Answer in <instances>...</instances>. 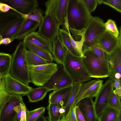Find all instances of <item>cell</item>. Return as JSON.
<instances>
[{"mask_svg": "<svg viewBox=\"0 0 121 121\" xmlns=\"http://www.w3.org/2000/svg\"><path fill=\"white\" fill-rule=\"evenodd\" d=\"M59 36L64 46L68 51L74 55L80 56L73 46L66 29H60Z\"/></svg>", "mask_w": 121, "mask_h": 121, "instance_id": "cell-30", "label": "cell"}, {"mask_svg": "<svg viewBox=\"0 0 121 121\" xmlns=\"http://www.w3.org/2000/svg\"><path fill=\"white\" fill-rule=\"evenodd\" d=\"M62 65L71 79L73 85L91 80L82 62V57L73 55L65 48Z\"/></svg>", "mask_w": 121, "mask_h": 121, "instance_id": "cell-3", "label": "cell"}, {"mask_svg": "<svg viewBox=\"0 0 121 121\" xmlns=\"http://www.w3.org/2000/svg\"><path fill=\"white\" fill-rule=\"evenodd\" d=\"M88 11L91 13L96 9L98 4V0H82Z\"/></svg>", "mask_w": 121, "mask_h": 121, "instance_id": "cell-40", "label": "cell"}, {"mask_svg": "<svg viewBox=\"0 0 121 121\" xmlns=\"http://www.w3.org/2000/svg\"><path fill=\"white\" fill-rule=\"evenodd\" d=\"M26 19L21 16L18 18L1 34L3 38H9L13 42Z\"/></svg>", "mask_w": 121, "mask_h": 121, "instance_id": "cell-23", "label": "cell"}, {"mask_svg": "<svg viewBox=\"0 0 121 121\" xmlns=\"http://www.w3.org/2000/svg\"><path fill=\"white\" fill-rule=\"evenodd\" d=\"M0 1L8 4L19 14L32 13L39 6L37 0H5Z\"/></svg>", "mask_w": 121, "mask_h": 121, "instance_id": "cell-15", "label": "cell"}, {"mask_svg": "<svg viewBox=\"0 0 121 121\" xmlns=\"http://www.w3.org/2000/svg\"><path fill=\"white\" fill-rule=\"evenodd\" d=\"M75 112L78 121H86L77 105L76 106Z\"/></svg>", "mask_w": 121, "mask_h": 121, "instance_id": "cell-44", "label": "cell"}, {"mask_svg": "<svg viewBox=\"0 0 121 121\" xmlns=\"http://www.w3.org/2000/svg\"><path fill=\"white\" fill-rule=\"evenodd\" d=\"M52 55L53 60L58 64L62 65L65 56V48L59 36L52 42Z\"/></svg>", "mask_w": 121, "mask_h": 121, "instance_id": "cell-22", "label": "cell"}, {"mask_svg": "<svg viewBox=\"0 0 121 121\" xmlns=\"http://www.w3.org/2000/svg\"><path fill=\"white\" fill-rule=\"evenodd\" d=\"M21 108L20 109L16 114L14 121H20L21 114Z\"/></svg>", "mask_w": 121, "mask_h": 121, "instance_id": "cell-48", "label": "cell"}, {"mask_svg": "<svg viewBox=\"0 0 121 121\" xmlns=\"http://www.w3.org/2000/svg\"><path fill=\"white\" fill-rule=\"evenodd\" d=\"M113 91L114 94L121 99V88H115L114 90L113 89Z\"/></svg>", "mask_w": 121, "mask_h": 121, "instance_id": "cell-47", "label": "cell"}, {"mask_svg": "<svg viewBox=\"0 0 121 121\" xmlns=\"http://www.w3.org/2000/svg\"><path fill=\"white\" fill-rule=\"evenodd\" d=\"M15 10L8 4L0 1V11L3 13H6L10 10Z\"/></svg>", "mask_w": 121, "mask_h": 121, "instance_id": "cell-42", "label": "cell"}, {"mask_svg": "<svg viewBox=\"0 0 121 121\" xmlns=\"http://www.w3.org/2000/svg\"><path fill=\"white\" fill-rule=\"evenodd\" d=\"M21 16L13 10L0 12V35Z\"/></svg>", "mask_w": 121, "mask_h": 121, "instance_id": "cell-20", "label": "cell"}, {"mask_svg": "<svg viewBox=\"0 0 121 121\" xmlns=\"http://www.w3.org/2000/svg\"><path fill=\"white\" fill-rule=\"evenodd\" d=\"M77 105L86 121H97L92 99L86 98L82 99Z\"/></svg>", "mask_w": 121, "mask_h": 121, "instance_id": "cell-18", "label": "cell"}, {"mask_svg": "<svg viewBox=\"0 0 121 121\" xmlns=\"http://www.w3.org/2000/svg\"><path fill=\"white\" fill-rule=\"evenodd\" d=\"M69 0H49L45 3V12L52 13L63 26L66 16Z\"/></svg>", "mask_w": 121, "mask_h": 121, "instance_id": "cell-12", "label": "cell"}, {"mask_svg": "<svg viewBox=\"0 0 121 121\" xmlns=\"http://www.w3.org/2000/svg\"><path fill=\"white\" fill-rule=\"evenodd\" d=\"M19 14L21 17L25 18L36 21L39 24L42 22L43 17L41 11L37 8L35 9L32 13H30L26 14L21 13H19Z\"/></svg>", "mask_w": 121, "mask_h": 121, "instance_id": "cell-33", "label": "cell"}, {"mask_svg": "<svg viewBox=\"0 0 121 121\" xmlns=\"http://www.w3.org/2000/svg\"><path fill=\"white\" fill-rule=\"evenodd\" d=\"M26 56L28 66H37L49 63L42 58L27 49L26 51Z\"/></svg>", "mask_w": 121, "mask_h": 121, "instance_id": "cell-31", "label": "cell"}, {"mask_svg": "<svg viewBox=\"0 0 121 121\" xmlns=\"http://www.w3.org/2000/svg\"><path fill=\"white\" fill-rule=\"evenodd\" d=\"M49 91L48 89L44 86L33 88L27 95L29 101L34 102L43 100Z\"/></svg>", "mask_w": 121, "mask_h": 121, "instance_id": "cell-28", "label": "cell"}, {"mask_svg": "<svg viewBox=\"0 0 121 121\" xmlns=\"http://www.w3.org/2000/svg\"><path fill=\"white\" fill-rule=\"evenodd\" d=\"M82 83L75 84L73 85L68 100L63 107L65 110L60 120L65 119L69 114L71 109L74 105L75 99Z\"/></svg>", "mask_w": 121, "mask_h": 121, "instance_id": "cell-24", "label": "cell"}, {"mask_svg": "<svg viewBox=\"0 0 121 121\" xmlns=\"http://www.w3.org/2000/svg\"><path fill=\"white\" fill-rule=\"evenodd\" d=\"M72 85L71 79L63 65L58 64L57 70L43 86L47 88L49 91Z\"/></svg>", "mask_w": 121, "mask_h": 121, "instance_id": "cell-9", "label": "cell"}, {"mask_svg": "<svg viewBox=\"0 0 121 121\" xmlns=\"http://www.w3.org/2000/svg\"><path fill=\"white\" fill-rule=\"evenodd\" d=\"M23 41L25 43L32 44L47 51L52 54V42L43 37L38 32L31 33L26 36Z\"/></svg>", "mask_w": 121, "mask_h": 121, "instance_id": "cell-17", "label": "cell"}, {"mask_svg": "<svg viewBox=\"0 0 121 121\" xmlns=\"http://www.w3.org/2000/svg\"><path fill=\"white\" fill-rule=\"evenodd\" d=\"M66 29L68 32V35L71 44L76 51L81 57L83 55L82 47L84 40V34L85 30L80 34L81 36V39L79 41L75 40L71 35L70 31L68 22L67 17H66L64 22L63 26Z\"/></svg>", "mask_w": 121, "mask_h": 121, "instance_id": "cell-25", "label": "cell"}, {"mask_svg": "<svg viewBox=\"0 0 121 121\" xmlns=\"http://www.w3.org/2000/svg\"><path fill=\"white\" fill-rule=\"evenodd\" d=\"M109 77L111 79H121V41L115 50L108 54Z\"/></svg>", "mask_w": 121, "mask_h": 121, "instance_id": "cell-13", "label": "cell"}, {"mask_svg": "<svg viewBox=\"0 0 121 121\" xmlns=\"http://www.w3.org/2000/svg\"><path fill=\"white\" fill-rule=\"evenodd\" d=\"M72 86L73 85L71 86L53 91L49 95V104H54L59 106L60 102L63 101L64 106L69 97Z\"/></svg>", "mask_w": 121, "mask_h": 121, "instance_id": "cell-19", "label": "cell"}, {"mask_svg": "<svg viewBox=\"0 0 121 121\" xmlns=\"http://www.w3.org/2000/svg\"><path fill=\"white\" fill-rule=\"evenodd\" d=\"M46 118L43 115L33 121H46Z\"/></svg>", "mask_w": 121, "mask_h": 121, "instance_id": "cell-49", "label": "cell"}, {"mask_svg": "<svg viewBox=\"0 0 121 121\" xmlns=\"http://www.w3.org/2000/svg\"><path fill=\"white\" fill-rule=\"evenodd\" d=\"M26 50L23 41L20 42L12 56L11 75L13 77L28 85L30 83L29 66L26 56Z\"/></svg>", "mask_w": 121, "mask_h": 121, "instance_id": "cell-2", "label": "cell"}, {"mask_svg": "<svg viewBox=\"0 0 121 121\" xmlns=\"http://www.w3.org/2000/svg\"><path fill=\"white\" fill-rule=\"evenodd\" d=\"M89 49L91 50L98 57L108 62V54L98 44L93 45Z\"/></svg>", "mask_w": 121, "mask_h": 121, "instance_id": "cell-37", "label": "cell"}, {"mask_svg": "<svg viewBox=\"0 0 121 121\" xmlns=\"http://www.w3.org/2000/svg\"><path fill=\"white\" fill-rule=\"evenodd\" d=\"M21 108V114L20 121H26V108L25 104H20Z\"/></svg>", "mask_w": 121, "mask_h": 121, "instance_id": "cell-43", "label": "cell"}, {"mask_svg": "<svg viewBox=\"0 0 121 121\" xmlns=\"http://www.w3.org/2000/svg\"><path fill=\"white\" fill-rule=\"evenodd\" d=\"M105 31L103 20L97 17H93L85 30L83 51L97 44L99 38Z\"/></svg>", "mask_w": 121, "mask_h": 121, "instance_id": "cell-6", "label": "cell"}, {"mask_svg": "<svg viewBox=\"0 0 121 121\" xmlns=\"http://www.w3.org/2000/svg\"><path fill=\"white\" fill-rule=\"evenodd\" d=\"M3 38L1 35H0V46L1 44V42Z\"/></svg>", "mask_w": 121, "mask_h": 121, "instance_id": "cell-52", "label": "cell"}, {"mask_svg": "<svg viewBox=\"0 0 121 121\" xmlns=\"http://www.w3.org/2000/svg\"><path fill=\"white\" fill-rule=\"evenodd\" d=\"M12 56L9 54L0 52V76L1 79L4 78L9 73Z\"/></svg>", "mask_w": 121, "mask_h": 121, "instance_id": "cell-26", "label": "cell"}, {"mask_svg": "<svg viewBox=\"0 0 121 121\" xmlns=\"http://www.w3.org/2000/svg\"><path fill=\"white\" fill-rule=\"evenodd\" d=\"M20 104H25L21 95L10 94L0 110V121H14Z\"/></svg>", "mask_w": 121, "mask_h": 121, "instance_id": "cell-8", "label": "cell"}, {"mask_svg": "<svg viewBox=\"0 0 121 121\" xmlns=\"http://www.w3.org/2000/svg\"><path fill=\"white\" fill-rule=\"evenodd\" d=\"M111 80L113 88H121V79H111Z\"/></svg>", "mask_w": 121, "mask_h": 121, "instance_id": "cell-45", "label": "cell"}, {"mask_svg": "<svg viewBox=\"0 0 121 121\" xmlns=\"http://www.w3.org/2000/svg\"><path fill=\"white\" fill-rule=\"evenodd\" d=\"M113 91L109 98L108 105L121 111V99L114 94Z\"/></svg>", "mask_w": 121, "mask_h": 121, "instance_id": "cell-38", "label": "cell"}, {"mask_svg": "<svg viewBox=\"0 0 121 121\" xmlns=\"http://www.w3.org/2000/svg\"><path fill=\"white\" fill-rule=\"evenodd\" d=\"M113 90L112 81L109 78L103 84L94 102V109L97 118L102 111L108 106L109 98Z\"/></svg>", "mask_w": 121, "mask_h": 121, "instance_id": "cell-10", "label": "cell"}, {"mask_svg": "<svg viewBox=\"0 0 121 121\" xmlns=\"http://www.w3.org/2000/svg\"><path fill=\"white\" fill-rule=\"evenodd\" d=\"M66 16L69 30L85 29L93 17L82 0H69Z\"/></svg>", "mask_w": 121, "mask_h": 121, "instance_id": "cell-1", "label": "cell"}, {"mask_svg": "<svg viewBox=\"0 0 121 121\" xmlns=\"http://www.w3.org/2000/svg\"><path fill=\"white\" fill-rule=\"evenodd\" d=\"M28 66L30 82L38 86H43L57 70L58 64L52 62Z\"/></svg>", "mask_w": 121, "mask_h": 121, "instance_id": "cell-5", "label": "cell"}, {"mask_svg": "<svg viewBox=\"0 0 121 121\" xmlns=\"http://www.w3.org/2000/svg\"><path fill=\"white\" fill-rule=\"evenodd\" d=\"M39 25V24L36 21L26 19L15 36V39H23L31 33L35 32Z\"/></svg>", "mask_w": 121, "mask_h": 121, "instance_id": "cell-21", "label": "cell"}, {"mask_svg": "<svg viewBox=\"0 0 121 121\" xmlns=\"http://www.w3.org/2000/svg\"><path fill=\"white\" fill-rule=\"evenodd\" d=\"M12 42L11 39L9 38H3L1 42V44L4 45H7Z\"/></svg>", "mask_w": 121, "mask_h": 121, "instance_id": "cell-46", "label": "cell"}, {"mask_svg": "<svg viewBox=\"0 0 121 121\" xmlns=\"http://www.w3.org/2000/svg\"><path fill=\"white\" fill-rule=\"evenodd\" d=\"M45 110L44 107H40L33 110H26V121H33L43 114Z\"/></svg>", "mask_w": 121, "mask_h": 121, "instance_id": "cell-34", "label": "cell"}, {"mask_svg": "<svg viewBox=\"0 0 121 121\" xmlns=\"http://www.w3.org/2000/svg\"><path fill=\"white\" fill-rule=\"evenodd\" d=\"M25 44L27 50L41 57L48 63L52 62L53 59L52 54L50 52L32 44L26 43Z\"/></svg>", "mask_w": 121, "mask_h": 121, "instance_id": "cell-29", "label": "cell"}, {"mask_svg": "<svg viewBox=\"0 0 121 121\" xmlns=\"http://www.w3.org/2000/svg\"><path fill=\"white\" fill-rule=\"evenodd\" d=\"M121 111L108 105L97 117V121H113L120 114Z\"/></svg>", "mask_w": 121, "mask_h": 121, "instance_id": "cell-27", "label": "cell"}, {"mask_svg": "<svg viewBox=\"0 0 121 121\" xmlns=\"http://www.w3.org/2000/svg\"><path fill=\"white\" fill-rule=\"evenodd\" d=\"M121 114H120L113 121H121Z\"/></svg>", "mask_w": 121, "mask_h": 121, "instance_id": "cell-51", "label": "cell"}, {"mask_svg": "<svg viewBox=\"0 0 121 121\" xmlns=\"http://www.w3.org/2000/svg\"><path fill=\"white\" fill-rule=\"evenodd\" d=\"M103 80L94 79L81 84L74 105H77L78 102L84 98L92 99L95 97L102 87Z\"/></svg>", "mask_w": 121, "mask_h": 121, "instance_id": "cell-11", "label": "cell"}, {"mask_svg": "<svg viewBox=\"0 0 121 121\" xmlns=\"http://www.w3.org/2000/svg\"><path fill=\"white\" fill-rule=\"evenodd\" d=\"M4 78L5 89L9 94L26 95L33 88L13 77L10 73Z\"/></svg>", "mask_w": 121, "mask_h": 121, "instance_id": "cell-14", "label": "cell"}, {"mask_svg": "<svg viewBox=\"0 0 121 121\" xmlns=\"http://www.w3.org/2000/svg\"><path fill=\"white\" fill-rule=\"evenodd\" d=\"M1 12L0 11V12Z\"/></svg>", "mask_w": 121, "mask_h": 121, "instance_id": "cell-55", "label": "cell"}, {"mask_svg": "<svg viewBox=\"0 0 121 121\" xmlns=\"http://www.w3.org/2000/svg\"><path fill=\"white\" fill-rule=\"evenodd\" d=\"M10 94L6 91L5 87L4 78L1 80L0 85V110L1 108L9 99Z\"/></svg>", "mask_w": 121, "mask_h": 121, "instance_id": "cell-36", "label": "cell"}, {"mask_svg": "<svg viewBox=\"0 0 121 121\" xmlns=\"http://www.w3.org/2000/svg\"><path fill=\"white\" fill-rule=\"evenodd\" d=\"M119 34L117 38L105 31L99 38L98 44L108 54L112 52L121 41V28L120 27Z\"/></svg>", "mask_w": 121, "mask_h": 121, "instance_id": "cell-16", "label": "cell"}, {"mask_svg": "<svg viewBox=\"0 0 121 121\" xmlns=\"http://www.w3.org/2000/svg\"><path fill=\"white\" fill-rule=\"evenodd\" d=\"M98 4L103 3L114 8L118 12H121V0H98Z\"/></svg>", "mask_w": 121, "mask_h": 121, "instance_id": "cell-39", "label": "cell"}, {"mask_svg": "<svg viewBox=\"0 0 121 121\" xmlns=\"http://www.w3.org/2000/svg\"><path fill=\"white\" fill-rule=\"evenodd\" d=\"M60 25L51 13L45 12L42 21L39 24L38 32L52 42L59 36Z\"/></svg>", "mask_w": 121, "mask_h": 121, "instance_id": "cell-7", "label": "cell"}, {"mask_svg": "<svg viewBox=\"0 0 121 121\" xmlns=\"http://www.w3.org/2000/svg\"><path fill=\"white\" fill-rule=\"evenodd\" d=\"M59 106L54 104H49L47 107L49 121H60L62 115L59 112Z\"/></svg>", "mask_w": 121, "mask_h": 121, "instance_id": "cell-32", "label": "cell"}, {"mask_svg": "<svg viewBox=\"0 0 121 121\" xmlns=\"http://www.w3.org/2000/svg\"><path fill=\"white\" fill-rule=\"evenodd\" d=\"M77 105H74L73 106L71 109L69 114L65 119L63 120L60 121H78L75 112Z\"/></svg>", "mask_w": 121, "mask_h": 121, "instance_id": "cell-41", "label": "cell"}, {"mask_svg": "<svg viewBox=\"0 0 121 121\" xmlns=\"http://www.w3.org/2000/svg\"><path fill=\"white\" fill-rule=\"evenodd\" d=\"M47 120H46V121Z\"/></svg>", "mask_w": 121, "mask_h": 121, "instance_id": "cell-54", "label": "cell"}, {"mask_svg": "<svg viewBox=\"0 0 121 121\" xmlns=\"http://www.w3.org/2000/svg\"><path fill=\"white\" fill-rule=\"evenodd\" d=\"M1 78L0 76V85L1 83Z\"/></svg>", "mask_w": 121, "mask_h": 121, "instance_id": "cell-53", "label": "cell"}, {"mask_svg": "<svg viewBox=\"0 0 121 121\" xmlns=\"http://www.w3.org/2000/svg\"><path fill=\"white\" fill-rule=\"evenodd\" d=\"M83 53L82 61L91 78L109 77V67L108 62L98 57L90 49L83 50Z\"/></svg>", "mask_w": 121, "mask_h": 121, "instance_id": "cell-4", "label": "cell"}, {"mask_svg": "<svg viewBox=\"0 0 121 121\" xmlns=\"http://www.w3.org/2000/svg\"><path fill=\"white\" fill-rule=\"evenodd\" d=\"M65 111V109L63 108H60L59 110V112L62 115L64 113Z\"/></svg>", "mask_w": 121, "mask_h": 121, "instance_id": "cell-50", "label": "cell"}, {"mask_svg": "<svg viewBox=\"0 0 121 121\" xmlns=\"http://www.w3.org/2000/svg\"><path fill=\"white\" fill-rule=\"evenodd\" d=\"M104 26L106 31L116 38H118L119 32L114 21L111 19H108L104 23Z\"/></svg>", "mask_w": 121, "mask_h": 121, "instance_id": "cell-35", "label": "cell"}]
</instances>
